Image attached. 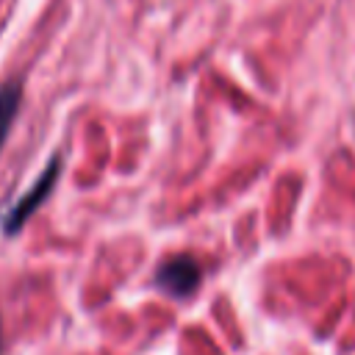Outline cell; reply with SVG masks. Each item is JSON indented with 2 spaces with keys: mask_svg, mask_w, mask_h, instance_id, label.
<instances>
[{
  "mask_svg": "<svg viewBox=\"0 0 355 355\" xmlns=\"http://www.w3.org/2000/svg\"><path fill=\"white\" fill-rule=\"evenodd\" d=\"M61 169H64V155H61V153H53L50 161H47V166L39 172V178L3 211V216H0V230H3V236H17V233L28 225V219L44 205V200H47V197L53 194V189L58 186Z\"/></svg>",
  "mask_w": 355,
  "mask_h": 355,
  "instance_id": "6da1fadb",
  "label": "cell"
},
{
  "mask_svg": "<svg viewBox=\"0 0 355 355\" xmlns=\"http://www.w3.org/2000/svg\"><path fill=\"white\" fill-rule=\"evenodd\" d=\"M200 280H202V269H200L197 258L194 255H186V252L169 255L155 269V286L164 294L175 297V300H186L189 294H194L197 286H200Z\"/></svg>",
  "mask_w": 355,
  "mask_h": 355,
  "instance_id": "7a4b0ae2",
  "label": "cell"
},
{
  "mask_svg": "<svg viewBox=\"0 0 355 355\" xmlns=\"http://www.w3.org/2000/svg\"><path fill=\"white\" fill-rule=\"evenodd\" d=\"M19 108H22V80L14 78L0 86V150L8 141V133L19 116Z\"/></svg>",
  "mask_w": 355,
  "mask_h": 355,
  "instance_id": "3957f363",
  "label": "cell"
}]
</instances>
